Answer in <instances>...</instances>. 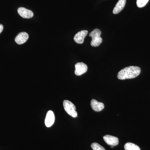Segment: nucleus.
I'll list each match as a JSON object with an SVG mask.
<instances>
[{
	"instance_id": "nucleus-3",
	"label": "nucleus",
	"mask_w": 150,
	"mask_h": 150,
	"mask_svg": "<svg viewBox=\"0 0 150 150\" xmlns=\"http://www.w3.org/2000/svg\"><path fill=\"white\" fill-rule=\"evenodd\" d=\"M64 108L69 115L74 118L77 117V112L76 111V107L69 100H64L63 102Z\"/></svg>"
},
{
	"instance_id": "nucleus-2",
	"label": "nucleus",
	"mask_w": 150,
	"mask_h": 150,
	"mask_svg": "<svg viewBox=\"0 0 150 150\" xmlns=\"http://www.w3.org/2000/svg\"><path fill=\"white\" fill-rule=\"evenodd\" d=\"M101 31L98 29H95L89 33V36L92 38L91 45L93 47H98L102 43L103 39L100 37Z\"/></svg>"
},
{
	"instance_id": "nucleus-14",
	"label": "nucleus",
	"mask_w": 150,
	"mask_h": 150,
	"mask_svg": "<svg viewBox=\"0 0 150 150\" xmlns=\"http://www.w3.org/2000/svg\"><path fill=\"white\" fill-rule=\"evenodd\" d=\"M149 1V0H137V5L138 7H143L146 6Z\"/></svg>"
},
{
	"instance_id": "nucleus-15",
	"label": "nucleus",
	"mask_w": 150,
	"mask_h": 150,
	"mask_svg": "<svg viewBox=\"0 0 150 150\" xmlns=\"http://www.w3.org/2000/svg\"><path fill=\"white\" fill-rule=\"evenodd\" d=\"M3 29H4V26L3 25L0 24V33L2 32Z\"/></svg>"
},
{
	"instance_id": "nucleus-8",
	"label": "nucleus",
	"mask_w": 150,
	"mask_h": 150,
	"mask_svg": "<svg viewBox=\"0 0 150 150\" xmlns=\"http://www.w3.org/2000/svg\"><path fill=\"white\" fill-rule=\"evenodd\" d=\"M105 142L110 146H116L118 144L119 140L117 137L110 136V135H105L103 137Z\"/></svg>"
},
{
	"instance_id": "nucleus-10",
	"label": "nucleus",
	"mask_w": 150,
	"mask_h": 150,
	"mask_svg": "<svg viewBox=\"0 0 150 150\" xmlns=\"http://www.w3.org/2000/svg\"><path fill=\"white\" fill-rule=\"evenodd\" d=\"M91 105L93 110L96 112L101 111L104 108V105L103 103L98 102L95 99L92 100Z\"/></svg>"
},
{
	"instance_id": "nucleus-11",
	"label": "nucleus",
	"mask_w": 150,
	"mask_h": 150,
	"mask_svg": "<svg viewBox=\"0 0 150 150\" xmlns=\"http://www.w3.org/2000/svg\"><path fill=\"white\" fill-rule=\"evenodd\" d=\"M126 0H119L118 3L116 4L115 7L113 8V14H116L119 13L124 8L126 5Z\"/></svg>"
},
{
	"instance_id": "nucleus-6",
	"label": "nucleus",
	"mask_w": 150,
	"mask_h": 150,
	"mask_svg": "<svg viewBox=\"0 0 150 150\" xmlns=\"http://www.w3.org/2000/svg\"><path fill=\"white\" fill-rule=\"evenodd\" d=\"M18 13L21 16L24 18H30L33 16V13L32 11L23 7L18 8Z\"/></svg>"
},
{
	"instance_id": "nucleus-4",
	"label": "nucleus",
	"mask_w": 150,
	"mask_h": 150,
	"mask_svg": "<svg viewBox=\"0 0 150 150\" xmlns=\"http://www.w3.org/2000/svg\"><path fill=\"white\" fill-rule=\"evenodd\" d=\"M88 67L82 62H79L75 65V74L78 76H81L86 72Z\"/></svg>"
},
{
	"instance_id": "nucleus-1",
	"label": "nucleus",
	"mask_w": 150,
	"mask_h": 150,
	"mask_svg": "<svg viewBox=\"0 0 150 150\" xmlns=\"http://www.w3.org/2000/svg\"><path fill=\"white\" fill-rule=\"evenodd\" d=\"M141 72L140 67L130 66L121 70L117 75V78L120 80L134 79L138 76Z\"/></svg>"
},
{
	"instance_id": "nucleus-7",
	"label": "nucleus",
	"mask_w": 150,
	"mask_h": 150,
	"mask_svg": "<svg viewBox=\"0 0 150 150\" xmlns=\"http://www.w3.org/2000/svg\"><path fill=\"white\" fill-rule=\"evenodd\" d=\"M29 38V35L26 32H21L17 35L15 40L18 44L21 45L23 44L27 41Z\"/></svg>"
},
{
	"instance_id": "nucleus-12",
	"label": "nucleus",
	"mask_w": 150,
	"mask_h": 150,
	"mask_svg": "<svg viewBox=\"0 0 150 150\" xmlns=\"http://www.w3.org/2000/svg\"><path fill=\"white\" fill-rule=\"evenodd\" d=\"M125 150H141L139 146L131 143H127L124 146Z\"/></svg>"
},
{
	"instance_id": "nucleus-5",
	"label": "nucleus",
	"mask_w": 150,
	"mask_h": 150,
	"mask_svg": "<svg viewBox=\"0 0 150 150\" xmlns=\"http://www.w3.org/2000/svg\"><path fill=\"white\" fill-rule=\"evenodd\" d=\"M88 31L86 30H83L77 33L74 37V40L78 44H82L83 43L85 38L86 36Z\"/></svg>"
},
{
	"instance_id": "nucleus-9",
	"label": "nucleus",
	"mask_w": 150,
	"mask_h": 150,
	"mask_svg": "<svg viewBox=\"0 0 150 150\" xmlns=\"http://www.w3.org/2000/svg\"><path fill=\"white\" fill-rule=\"evenodd\" d=\"M55 121V115L54 112L49 110L46 114L45 123L46 127H50L54 124Z\"/></svg>"
},
{
	"instance_id": "nucleus-13",
	"label": "nucleus",
	"mask_w": 150,
	"mask_h": 150,
	"mask_svg": "<svg viewBox=\"0 0 150 150\" xmlns=\"http://www.w3.org/2000/svg\"><path fill=\"white\" fill-rule=\"evenodd\" d=\"M92 149L93 150H105L104 148L97 143H93L91 144Z\"/></svg>"
}]
</instances>
